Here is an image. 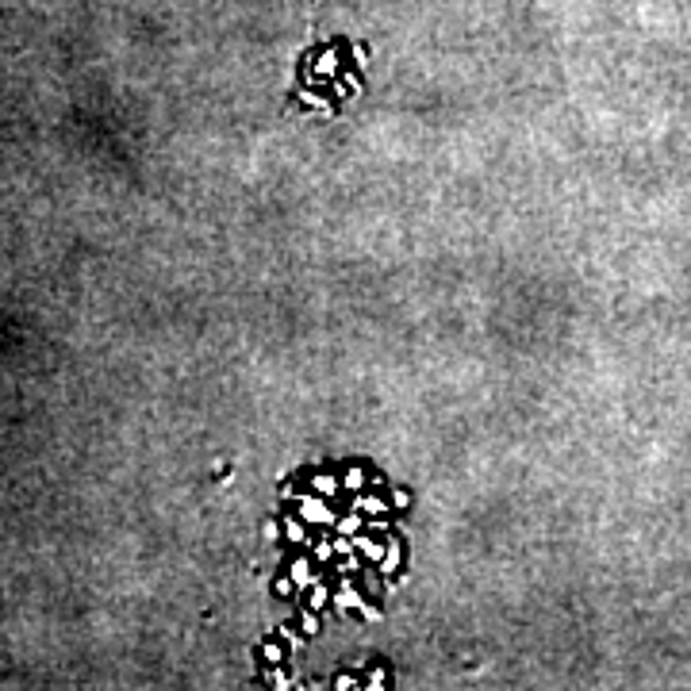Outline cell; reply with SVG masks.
I'll use <instances>...</instances> for the list:
<instances>
[{
	"label": "cell",
	"instance_id": "obj_22",
	"mask_svg": "<svg viewBox=\"0 0 691 691\" xmlns=\"http://www.w3.org/2000/svg\"><path fill=\"white\" fill-rule=\"evenodd\" d=\"M300 100L303 104H312V108H319V112H331V100H323V97H315V92H300Z\"/></svg>",
	"mask_w": 691,
	"mask_h": 691
},
{
	"label": "cell",
	"instance_id": "obj_13",
	"mask_svg": "<svg viewBox=\"0 0 691 691\" xmlns=\"http://www.w3.org/2000/svg\"><path fill=\"white\" fill-rule=\"evenodd\" d=\"M265 683H269V688H277V691L292 688V680H288V672H284L281 664H265Z\"/></svg>",
	"mask_w": 691,
	"mask_h": 691
},
{
	"label": "cell",
	"instance_id": "obj_24",
	"mask_svg": "<svg viewBox=\"0 0 691 691\" xmlns=\"http://www.w3.org/2000/svg\"><path fill=\"white\" fill-rule=\"evenodd\" d=\"M334 688H338V691H350V688H357V680H353V676H338V680H334Z\"/></svg>",
	"mask_w": 691,
	"mask_h": 691
},
{
	"label": "cell",
	"instance_id": "obj_5",
	"mask_svg": "<svg viewBox=\"0 0 691 691\" xmlns=\"http://www.w3.org/2000/svg\"><path fill=\"white\" fill-rule=\"evenodd\" d=\"M353 549L361 553V561H369V565H377L380 553H384V542H377V538H369L365 530H357L353 534Z\"/></svg>",
	"mask_w": 691,
	"mask_h": 691
},
{
	"label": "cell",
	"instance_id": "obj_15",
	"mask_svg": "<svg viewBox=\"0 0 691 691\" xmlns=\"http://www.w3.org/2000/svg\"><path fill=\"white\" fill-rule=\"evenodd\" d=\"M338 561V557H334ZM361 568V553L357 549H350V553H342V561H338V576H353Z\"/></svg>",
	"mask_w": 691,
	"mask_h": 691
},
{
	"label": "cell",
	"instance_id": "obj_21",
	"mask_svg": "<svg viewBox=\"0 0 691 691\" xmlns=\"http://www.w3.org/2000/svg\"><path fill=\"white\" fill-rule=\"evenodd\" d=\"M273 592L281 595V599H288V595H296V588H292V580H288V573H284V576H277V580H273Z\"/></svg>",
	"mask_w": 691,
	"mask_h": 691
},
{
	"label": "cell",
	"instance_id": "obj_9",
	"mask_svg": "<svg viewBox=\"0 0 691 691\" xmlns=\"http://www.w3.org/2000/svg\"><path fill=\"white\" fill-rule=\"evenodd\" d=\"M357 530H365V515H357V511H350V515H338V518H334V534L353 538Z\"/></svg>",
	"mask_w": 691,
	"mask_h": 691
},
{
	"label": "cell",
	"instance_id": "obj_23",
	"mask_svg": "<svg viewBox=\"0 0 691 691\" xmlns=\"http://www.w3.org/2000/svg\"><path fill=\"white\" fill-rule=\"evenodd\" d=\"M384 676H388V668H384V664H377V668L369 672V688L380 691V688H384Z\"/></svg>",
	"mask_w": 691,
	"mask_h": 691
},
{
	"label": "cell",
	"instance_id": "obj_1",
	"mask_svg": "<svg viewBox=\"0 0 691 691\" xmlns=\"http://www.w3.org/2000/svg\"><path fill=\"white\" fill-rule=\"evenodd\" d=\"M296 515H300L307 526H334V518H338V515L331 511V503H327L323 496H315V492H312V496H300Z\"/></svg>",
	"mask_w": 691,
	"mask_h": 691
},
{
	"label": "cell",
	"instance_id": "obj_8",
	"mask_svg": "<svg viewBox=\"0 0 691 691\" xmlns=\"http://www.w3.org/2000/svg\"><path fill=\"white\" fill-rule=\"evenodd\" d=\"M312 492H315V496H323V499H334L342 492V484H338L334 473H315V477H312Z\"/></svg>",
	"mask_w": 691,
	"mask_h": 691
},
{
	"label": "cell",
	"instance_id": "obj_25",
	"mask_svg": "<svg viewBox=\"0 0 691 691\" xmlns=\"http://www.w3.org/2000/svg\"><path fill=\"white\" fill-rule=\"evenodd\" d=\"M262 534H265V538H269V542H273V538L281 534V526H277V523H265V530H262Z\"/></svg>",
	"mask_w": 691,
	"mask_h": 691
},
{
	"label": "cell",
	"instance_id": "obj_16",
	"mask_svg": "<svg viewBox=\"0 0 691 691\" xmlns=\"http://www.w3.org/2000/svg\"><path fill=\"white\" fill-rule=\"evenodd\" d=\"M300 633L303 638H315V633H319V611H303L300 614Z\"/></svg>",
	"mask_w": 691,
	"mask_h": 691
},
{
	"label": "cell",
	"instance_id": "obj_7",
	"mask_svg": "<svg viewBox=\"0 0 691 691\" xmlns=\"http://www.w3.org/2000/svg\"><path fill=\"white\" fill-rule=\"evenodd\" d=\"M342 492H365L369 488V468H361V465H350L346 473L338 477Z\"/></svg>",
	"mask_w": 691,
	"mask_h": 691
},
{
	"label": "cell",
	"instance_id": "obj_17",
	"mask_svg": "<svg viewBox=\"0 0 691 691\" xmlns=\"http://www.w3.org/2000/svg\"><path fill=\"white\" fill-rule=\"evenodd\" d=\"M315 561H319V565H331V561H334V549H331V538H319V542H315Z\"/></svg>",
	"mask_w": 691,
	"mask_h": 691
},
{
	"label": "cell",
	"instance_id": "obj_18",
	"mask_svg": "<svg viewBox=\"0 0 691 691\" xmlns=\"http://www.w3.org/2000/svg\"><path fill=\"white\" fill-rule=\"evenodd\" d=\"M388 507H392V511H407V507H411V492H407V488H396L392 499H388Z\"/></svg>",
	"mask_w": 691,
	"mask_h": 691
},
{
	"label": "cell",
	"instance_id": "obj_3",
	"mask_svg": "<svg viewBox=\"0 0 691 691\" xmlns=\"http://www.w3.org/2000/svg\"><path fill=\"white\" fill-rule=\"evenodd\" d=\"M288 580H292L296 592H307V588H312L315 580H323V576L315 573V565L307 561V557H300V561H292V568H288Z\"/></svg>",
	"mask_w": 691,
	"mask_h": 691
},
{
	"label": "cell",
	"instance_id": "obj_14",
	"mask_svg": "<svg viewBox=\"0 0 691 691\" xmlns=\"http://www.w3.org/2000/svg\"><path fill=\"white\" fill-rule=\"evenodd\" d=\"M361 603H365V599H361L350 584H342V592L334 595V607H338V611H350V607H361Z\"/></svg>",
	"mask_w": 691,
	"mask_h": 691
},
{
	"label": "cell",
	"instance_id": "obj_10",
	"mask_svg": "<svg viewBox=\"0 0 691 691\" xmlns=\"http://www.w3.org/2000/svg\"><path fill=\"white\" fill-rule=\"evenodd\" d=\"M281 534L288 538L292 545H303V542H307V526H303L300 515H288V518L281 523Z\"/></svg>",
	"mask_w": 691,
	"mask_h": 691
},
{
	"label": "cell",
	"instance_id": "obj_4",
	"mask_svg": "<svg viewBox=\"0 0 691 691\" xmlns=\"http://www.w3.org/2000/svg\"><path fill=\"white\" fill-rule=\"evenodd\" d=\"M353 511L365 518H380V515H388V499L377 496V492H365V496L353 499Z\"/></svg>",
	"mask_w": 691,
	"mask_h": 691
},
{
	"label": "cell",
	"instance_id": "obj_19",
	"mask_svg": "<svg viewBox=\"0 0 691 691\" xmlns=\"http://www.w3.org/2000/svg\"><path fill=\"white\" fill-rule=\"evenodd\" d=\"M262 653H265V664H281L284 661V645H277V642H265Z\"/></svg>",
	"mask_w": 691,
	"mask_h": 691
},
{
	"label": "cell",
	"instance_id": "obj_12",
	"mask_svg": "<svg viewBox=\"0 0 691 691\" xmlns=\"http://www.w3.org/2000/svg\"><path fill=\"white\" fill-rule=\"evenodd\" d=\"M307 592H312V595H307V611H323V607L331 603V588L323 584V580H315Z\"/></svg>",
	"mask_w": 691,
	"mask_h": 691
},
{
	"label": "cell",
	"instance_id": "obj_11",
	"mask_svg": "<svg viewBox=\"0 0 691 691\" xmlns=\"http://www.w3.org/2000/svg\"><path fill=\"white\" fill-rule=\"evenodd\" d=\"M334 92H338V97H357V92H361V77H357V73H334Z\"/></svg>",
	"mask_w": 691,
	"mask_h": 691
},
{
	"label": "cell",
	"instance_id": "obj_2",
	"mask_svg": "<svg viewBox=\"0 0 691 691\" xmlns=\"http://www.w3.org/2000/svg\"><path fill=\"white\" fill-rule=\"evenodd\" d=\"M399 565H403V542L392 534V538H384V553H380L377 568H380V576H396Z\"/></svg>",
	"mask_w": 691,
	"mask_h": 691
},
{
	"label": "cell",
	"instance_id": "obj_6",
	"mask_svg": "<svg viewBox=\"0 0 691 691\" xmlns=\"http://www.w3.org/2000/svg\"><path fill=\"white\" fill-rule=\"evenodd\" d=\"M312 73L315 77H323V81H331L334 73H338V47H327L319 54V58L312 62Z\"/></svg>",
	"mask_w": 691,
	"mask_h": 691
},
{
	"label": "cell",
	"instance_id": "obj_20",
	"mask_svg": "<svg viewBox=\"0 0 691 691\" xmlns=\"http://www.w3.org/2000/svg\"><path fill=\"white\" fill-rule=\"evenodd\" d=\"M281 638H284V645H288V649H300V645L307 642V638H303L300 630H292V626H281Z\"/></svg>",
	"mask_w": 691,
	"mask_h": 691
}]
</instances>
